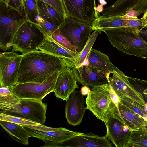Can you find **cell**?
<instances>
[{
	"mask_svg": "<svg viewBox=\"0 0 147 147\" xmlns=\"http://www.w3.org/2000/svg\"><path fill=\"white\" fill-rule=\"evenodd\" d=\"M67 68L62 58L40 50L22 54L17 83H42L53 74Z\"/></svg>",
	"mask_w": 147,
	"mask_h": 147,
	"instance_id": "1",
	"label": "cell"
},
{
	"mask_svg": "<svg viewBox=\"0 0 147 147\" xmlns=\"http://www.w3.org/2000/svg\"><path fill=\"white\" fill-rule=\"evenodd\" d=\"M47 104L42 100L20 99L12 94L0 95L1 112L43 124L46 121Z\"/></svg>",
	"mask_w": 147,
	"mask_h": 147,
	"instance_id": "2",
	"label": "cell"
},
{
	"mask_svg": "<svg viewBox=\"0 0 147 147\" xmlns=\"http://www.w3.org/2000/svg\"><path fill=\"white\" fill-rule=\"evenodd\" d=\"M138 30L121 27L104 30L109 41L114 47L126 54L143 59L147 58V43L140 36Z\"/></svg>",
	"mask_w": 147,
	"mask_h": 147,
	"instance_id": "3",
	"label": "cell"
},
{
	"mask_svg": "<svg viewBox=\"0 0 147 147\" xmlns=\"http://www.w3.org/2000/svg\"><path fill=\"white\" fill-rule=\"evenodd\" d=\"M28 20L25 16L0 1V48L5 51L11 49L13 37L21 25Z\"/></svg>",
	"mask_w": 147,
	"mask_h": 147,
	"instance_id": "4",
	"label": "cell"
},
{
	"mask_svg": "<svg viewBox=\"0 0 147 147\" xmlns=\"http://www.w3.org/2000/svg\"><path fill=\"white\" fill-rule=\"evenodd\" d=\"M45 37L37 24L27 20L19 27L13 37L11 51L24 54L38 51Z\"/></svg>",
	"mask_w": 147,
	"mask_h": 147,
	"instance_id": "5",
	"label": "cell"
},
{
	"mask_svg": "<svg viewBox=\"0 0 147 147\" xmlns=\"http://www.w3.org/2000/svg\"><path fill=\"white\" fill-rule=\"evenodd\" d=\"M105 124L108 139L116 147H126L133 130L125 124L114 102L108 112Z\"/></svg>",
	"mask_w": 147,
	"mask_h": 147,
	"instance_id": "6",
	"label": "cell"
},
{
	"mask_svg": "<svg viewBox=\"0 0 147 147\" xmlns=\"http://www.w3.org/2000/svg\"><path fill=\"white\" fill-rule=\"evenodd\" d=\"M30 137L37 138L45 142L43 147L58 146L64 141L82 133L74 131L65 128H54L42 124L36 125L21 124Z\"/></svg>",
	"mask_w": 147,
	"mask_h": 147,
	"instance_id": "7",
	"label": "cell"
},
{
	"mask_svg": "<svg viewBox=\"0 0 147 147\" xmlns=\"http://www.w3.org/2000/svg\"><path fill=\"white\" fill-rule=\"evenodd\" d=\"M110 85L104 84L91 88L86 99L87 109L105 123L109 110L113 102L111 97Z\"/></svg>",
	"mask_w": 147,
	"mask_h": 147,
	"instance_id": "8",
	"label": "cell"
},
{
	"mask_svg": "<svg viewBox=\"0 0 147 147\" xmlns=\"http://www.w3.org/2000/svg\"><path fill=\"white\" fill-rule=\"evenodd\" d=\"M60 72L53 74L42 83H17L9 87L12 94L20 99L42 100L46 96L54 92L55 83Z\"/></svg>",
	"mask_w": 147,
	"mask_h": 147,
	"instance_id": "9",
	"label": "cell"
},
{
	"mask_svg": "<svg viewBox=\"0 0 147 147\" xmlns=\"http://www.w3.org/2000/svg\"><path fill=\"white\" fill-rule=\"evenodd\" d=\"M92 26L67 16L59 27L61 33L78 52L83 49L91 34Z\"/></svg>",
	"mask_w": 147,
	"mask_h": 147,
	"instance_id": "10",
	"label": "cell"
},
{
	"mask_svg": "<svg viewBox=\"0 0 147 147\" xmlns=\"http://www.w3.org/2000/svg\"><path fill=\"white\" fill-rule=\"evenodd\" d=\"M67 15L92 26L99 13L95 0H62Z\"/></svg>",
	"mask_w": 147,
	"mask_h": 147,
	"instance_id": "11",
	"label": "cell"
},
{
	"mask_svg": "<svg viewBox=\"0 0 147 147\" xmlns=\"http://www.w3.org/2000/svg\"><path fill=\"white\" fill-rule=\"evenodd\" d=\"M22 57V55L12 51L0 53V87H10L17 83Z\"/></svg>",
	"mask_w": 147,
	"mask_h": 147,
	"instance_id": "12",
	"label": "cell"
},
{
	"mask_svg": "<svg viewBox=\"0 0 147 147\" xmlns=\"http://www.w3.org/2000/svg\"><path fill=\"white\" fill-rule=\"evenodd\" d=\"M112 74V76L108 78V82L117 95L121 98L131 99L146 107L142 96L132 86L128 80V77L115 66Z\"/></svg>",
	"mask_w": 147,
	"mask_h": 147,
	"instance_id": "13",
	"label": "cell"
},
{
	"mask_svg": "<svg viewBox=\"0 0 147 147\" xmlns=\"http://www.w3.org/2000/svg\"><path fill=\"white\" fill-rule=\"evenodd\" d=\"M78 82L83 86L91 88L108 84L110 74L90 65L74 67L71 69Z\"/></svg>",
	"mask_w": 147,
	"mask_h": 147,
	"instance_id": "14",
	"label": "cell"
},
{
	"mask_svg": "<svg viewBox=\"0 0 147 147\" xmlns=\"http://www.w3.org/2000/svg\"><path fill=\"white\" fill-rule=\"evenodd\" d=\"M85 101L80 91L74 90L66 101L65 107V117L68 123L76 126L80 125L87 109L84 106Z\"/></svg>",
	"mask_w": 147,
	"mask_h": 147,
	"instance_id": "15",
	"label": "cell"
},
{
	"mask_svg": "<svg viewBox=\"0 0 147 147\" xmlns=\"http://www.w3.org/2000/svg\"><path fill=\"white\" fill-rule=\"evenodd\" d=\"M38 50L50 53L63 59L67 66L71 69L80 52L75 53L60 45L51 37H46L38 47Z\"/></svg>",
	"mask_w": 147,
	"mask_h": 147,
	"instance_id": "16",
	"label": "cell"
},
{
	"mask_svg": "<svg viewBox=\"0 0 147 147\" xmlns=\"http://www.w3.org/2000/svg\"><path fill=\"white\" fill-rule=\"evenodd\" d=\"M78 82L71 69L67 68L60 72L57 77L54 92L56 96L66 101L76 88Z\"/></svg>",
	"mask_w": 147,
	"mask_h": 147,
	"instance_id": "17",
	"label": "cell"
},
{
	"mask_svg": "<svg viewBox=\"0 0 147 147\" xmlns=\"http://www.w3.org/2000/svg\"><path fill=\"white\" fill-rule=\"evenodd\" d=\"M107 138L106 135L100 137L91 132L82 133L64 141L58 147H112V144Z\"/></svg>",
	"mask_w": 147,
	"mask_h": 147,
	"instance_id": "18",
	"label": "cell"
},
{
	"mask_svg": "<svg viewBox=\"0 0 147 147\" xmlns=\"http://www.w3.org/2000/svg\"><path fill=\"white\" fill-rule=\"evenodd\" d=\"M118 109L125 124L133 130H147V121L121 101Z\"/></svg>",
	"mask_w": 147,
	"mask_h": 147,
	"instance_id": "19",
	"label": "cell"
},
{
	"mask_svg": "<svg viewBox=\"0 0 147 147\" xmlns=\"http://www.w3.org/2000/svg\"><path fill=\"white\" fill-rule=\"evenodd\" d=\"M88 59L90 65L108 74H113L115 66L107 55L92 48Z\"/></svg>",
	"mask_w": 147,
	"mask_h": 147,
	"instance_id": "20",
	"label": "cell"
},
{
	"mask_svg": "<svg viewBox=\"0 0 147 147\" xmlns=\"http://www.w3.org/2000/svg\"><path fill=\"white\" fill-rule=\"evenodd\" d=\"M40 18L45 20L59 27L64 22L65 17L51 5L40 0H37Z\"/></svg>",
	"mask_w": 147,
	"mask_h": 147,
	"instance_id": "21",
	"label": "cell"
},
{
	"mask_svg": "<svg viewBox=\"0 0 147 147\" xmlns=\"http://www.w3.org/2000/svg\"><path fill=\"white\" fill-rule=\"evenodd\" d=\"M0 124L15 141L24 145L28 144V138L30 136L22 125L0 120Z\"/></svg>",
	"mask_w": 147,
	"mask_h": 147,
	"instance_id": "22",
	"label": "cell"
},
{
	"mask_svg": "<svg viewBox=\"0 0 147 147\" xmlns=\"http://www.w3.org/2000/svg\"><path fill=\"white\" fill-rule=\"evenodd\" d=\"M24 7L27 20L38 24L40 18L37 0H24Z\"/></svg>",
	"mask_w": 147,
	"mask_h": 147,
	"instance_id": "23",
	"label": "cell"
},
{
	"mask_svg": "<svg viewBox=\"0 0 147 147\" xmlns=\"http://www.w3.org/2000/svg\"><path fill=\"white\" fill-rule=\"evenodd\" d=\"M99 32L97 30L94 31L89 36L83 50L80 52L79 55L74 63V67L80 66L86 58L88 57L90 51L97 37Z\"/></svg>",
	"mask_w": 147,
	"mask_h": 147,
	"instance_id": "24",
	"label": "cell"
},
{
	"mask_svg": "<svg viewBox=\"0 0 147 147\" xmlns=\"http://www.w3.org/2000/svg\"><path fill=\"white\" fill-rule=\"evenodd\" d=\"M120 101L147 121L146 107L128 98H122Z\"/></svg>",
	"mask_w": 147,
	"mask_h": 147,
	"instance_id": "25",
	"label": "cell"
},
{
	"mask_svg": "<svg viewBox=\"0 0 147 147\" xmlns=\"http://www.w3.org/2000/svg\"><path fill=\"white\" fill-rule=\"evenodd\" d=\"M130 83L134 88L142 96L147 108V81L128 77Z\"/></svg>",
	"mask_w": 147,
	"mask_h": 147,
	"instance_id": "26",
	"label": "cell"
},
{
	"mask_svg": "<svg viewBox=\"0 0 147 147\" xmlns=\"http://www.w3.org/2000/svg\"><path fill=\"white\" fill-rule=\"evenodd\" d=\"M38 27L46 37H51L54 33L59 28L45 20L40 18Z\"/></svg>",
	"mask_w": 147,
	"mask_h": 147,
	"instance_id": "27",
	"label": "cell"
},
{
	"mask_svg": "<svg viewBox=\"0 0 147 147\" xmlns=\"http://www.w3.org/2000/svg\"><path fill=\"white\" fill-rule=\"evenodd\" d=\"M0 120L20 124L34 125L38 123L26 119L5 114L0 112Z\"/></svg>",
	"mask_w": 147,
	"mask_h": 147,
	"instance_id": "28",
	"label": "cell"
},
{
	"mask_svg": "<svg viewBox=\"0 0 147 147\" xmlns=\"http://www.w3.org/2000/svg\"><path fill=\"white\" fill-rule=\"evenodd\" d=\"M51 38L55 41L68 49L78 53L75 48L60 32L59 28L53 34Z\"/></svg>",
	"mask_w": 147,
	"mask_h": 147,
	"instance_id": "29",
	"label": "cell"
},
{
	"mask_svg": "<svg viewBox=\"0 0 147 147\" xmlns=\"http://www.w3.org/2000/svg\"><path fill=\"white\" fill-rule=\"evenodd\" d=\"M140 0H117L115 2L121 15H124L130 8L134 7Z\"/></svg>",
	"mask_w": 147,
	"mask_h": 147,
	"instance_id": "30",
	"label": "cell"
},
{
	"mask_svg": "<svg viewBox=\"0 0 147 147\" xmlns=\"http://www.w3.org/2000/svg\"><path fill=\"white\" fill-rule=\"evenodd\" d=\"M24 0H0V1L5 3L26 16L24 7Z\"/></svg>",
	"mask_w": 147,
	"mask_h": 147,
	"instance_id": "31",
	"label": "cell"
},
{
	"mask_svg": "<svg viewBox=\"0 0 147 147\" xmlns=\"http://www.w3.org/2000/svg\"><path fill=\"white\" fill-rule=\"evenodd\" d=\"M49 4L63 14L65 17L67 15L62 0H40Z\"/></svg>",
	"mask_w": 147,
	"mask_h": 147,
	"instance_id": "32",
	"label": "cell"
},
{
	"mask_svg": "<svg viewBox=\"0 0 147 147\" xmlns=\"http://www.w3.org/2000/svg\"><path fill=\"white\" fill-rule=\"evenodd\" d=\"M126 20L128 27L138 30L147 24L145 20L142 18Z\"/></svg>",
	"mask_w": 147,
	"mask_h": 147,
	"instance_id": "33",
	"label": "cell"
},
{
	"mask_svg": "<svg viewBox=\"0 0 147 147\" xmlns=\"http://www.w3.org/2000/svg\"><path fill=\"white\" fill-rule=\"evenodd\" d=\"M134 9L133 7L130 8L126 11L124 15L121 16V18L125 20H132L138 18V16L140 14L138 11Z\"/></svg>",
	"mask_w": 147,
	"mask_h": 147,
	"instance_id": "34",
	"label": "cell"
},
{
	"mask_svg": "<svg viewBox=\"0 0 147 147\" xmlns=\"http://www.w3.org/2000/svg\"><path fill=\"white\" fill-rule=\"evenodd\" d=\"M147 147V140L130 139L126 147Z\"/></svg>",
	"mask_w": 147,
	"mask_h": 147,
	"instance_id": "35",
	"label": "cell"
},
{
	"mask_svg": "<svg viewBox=\"0 0 147 147\" xmlns=\"http://www.w3.org/2000/svg\"><path fill=\"white\" fill-rule=\"evenodd\" d=\"M130 138L147 140V130H133Z\"/></svg>",
	"mask_w": 147,
	"mask_h": 147,
	"instance_id": "36",
	"label": "cell"
},
{
	"mask_svg": "<svg viewBox=\"0 0 147 147\" xmlns=\"http://www.w3.org/2000/svg\"><path fill=\"white\" fill-rule=\"evenodd\" d=\"M133 7L134 9L138 11L140 14L144 13L147 9V0H140Z\"/></svg>",
	"mask_w": 147,
	"mask_h": 147,
	"instance_id": "37",
	"label": "cell"
},
{
	"mask_svg": "<svg viewBox=\"0 0 147 147\" xmlns=\"http://www.w3.org/2000/svg\"><path fill=\"white\" fill-rule=\"evenodd\" d=\"M139 34L147 43V24L138 30Z\"/></svg>",
	"mask_w": 147,
	"mask_h": 147,
	"instance_id": "38",
	"label": "cell"
},
{
	"mask_svg": "<svg viewBox=\"0 0 147 147\" xmlns=\"http://www.w3.org/2000/svg\"><path fill=\"white\" fill-rule=\"evenodd\" d=\"M11 94H12L9 87H0V95L6 96Z\"/></svg>",
	"mask_w": 147,
	"mask_h": 147,
	"instance_id": "39",
	"label": "cell"
},
{
	"mask_svg": "<svg viewBox=\"0 0 147 147\" xmlns=\"http://www.w3.org/2000/svg\"><path fill=\"white\" fill-rule=\"evenodd\" d=\"M90 90V89L89 87L85 86L81 88L80 92L83 96L87 95Z\"/></svg>",
	"mask_w": 147,
	"mask_h": 147,
	"instance_id": "40",
	"label": "cell"
},
{
	"mask_svg": "<svg viewBox=\"0 0 147 147\" xmlns=\"http://www.w3.org/2000/svg\"><path fill=\"white\" fill-rule=\"evenodd\" d=\"M89 65V62L88 59V57H87L84 60L81 66H88Z\"/></svg>",
	"mask_w": 147,
	"mask_h": 147,
	"instance_id": "41",
	"label": "cell"
},
{
	"mask_svg": "<svg viewBox=\"0 0 147 147\" xmlns=\"http://www.w3.org/2000/svg\"><path fill=\"white\" fill-rule=\"evenodd\" d=\"M142 18L145 20L146 22L147 23V9L144 13Z\"/></svg>",
	"mask_w": 147,
	"mask_h": 147,
	"instance_id": "42",
	"label": "cell"
}]
</instances>
